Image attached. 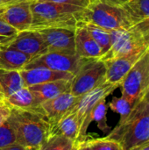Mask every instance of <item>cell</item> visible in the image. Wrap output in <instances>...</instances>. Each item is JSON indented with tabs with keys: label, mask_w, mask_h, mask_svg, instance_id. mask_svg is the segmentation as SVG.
Returning <instances> with one entry per match:
<instances>
[{
	"label": "cell",
	"mask_w": 149,
	"mask_h": 150,
	"mask_svg": "<svg viewBox=\"0 0 149 150\" xmlns=\"http://www.w3.org/2000/svg\"><path fill=\"white\" fill-rule=\"evenodd\" d=\"M105 137L117 142L122 150H133L148 144L149 92Z\"/></svg>",
	"instance_id": "6da1fadb"
},
{
	"label": "cell",
	"mask_w": 149,
	"mask_h": 150,
	"mask_svg": "<svg viewBox=\"0 0 149 150\" xmlns=\"http://www.w3.org/2000/svg\"><path fill=\"white\" fill-rule=\"evenodd\" d=\"M83 8L61 3L33 0L31 4L32 24L28 30L40 31L48 28L76 30L82 21Z\"/></svg>",
	"instance_id": "7a4b0ae2"
},
{
	"label": "cell",
	"mask_w": 149,
	"mask_h": 150,
	"mask_svg": "<svg viewBox=\"0 0 149 150\" xmlns=\"http://www.w3.org/2000/svg\"><path fill=\"white\" fill-rule=\"evenodd\" d=\"M9 119L16 133L17 144L38 149L48 137L50 123L40 106L30 109L11 108Z\"/></svg>",
	"instance_id": "3957f363"
},
{
	"label": "cell",
	"mask_w": 149,
	"mask_h": 150,
	"mask_svg": "<svg viewBox=\"0 0 149 150\" xmlns=\"http://www.w3.org/2000/svg\"><path fill=\"white\" fill-rule=\"evenodd\" d=\"M112 47L99 60H107L145 53L149 50V18L133 24L127 29L110 31Z\"/></svg>",
	"instance_id": "277c9868"
},
{
	"label": "cell",
	"mask_w": 149,
	"mask_h": 150,
	"mask_svg": "<svg viewBox=\"0 0 149 150\" xmlns=\"http://www.w3.org/2000/svg\"><path fill=\"white\" fill-rule=\"evenodd\" d=\"M82 22L91 23L108 31L127 29L133 25L123 6L92 2L84 8Z\"/></svg>",
	"instance_id": "5b68a950"
},
{
	"label": "cell",
	"mask_w": 149,
	"mask_h": 150,
	"mask_svg": "<svg viewBox=\"0 0 149 150\" xmlns=\"http://www.w3.org/2000/svg\"><path fill=\"white\" fill-rule=\"evenodd\" d=\"M122 96L134 105L149 92V50L134 64L120 83Z\"/></svg>",
	"instance_id": "8992f818"
},
{
	"label": "cell",
	"mask_w": 149,
	"mask_h": 150,
	"mask_svg": "<svg viewBox=\"0 0 149 150\" xmlns=\"http://www.w3.org/2000/svg\"><path fill=\"white\" fill-rule=\"evenodd\" d=\"M119 87V85L118 84H112L105 82V83L80 97L77 104L73 108L81 125L77 143L87 139V130L91 123L90 120V116L93 109L101 100L106 99V98Z\"/></svg>",
	"instance_id": "52a82bcc"
},
{
	"label": "cell",
	"mask_w": 149,
	"mask_h": 150,
	"mask_svg": "<svg viewBox=\"0 0 149 150\" xmlns=\"http://www.w3.org/2000/svg\"><path fill=\"white\" fill-rule=\"evenodd\" d=\"M106 67L99 59H88L71 80L70 92L81 97L105 83Z\"/></svg>",
	"instance_id": "ba28073f"
},
{
	"label": "cell",
	"mask_w": 149,
	"mask_h": 150,
	"mask_svg": "<svg viewBox=\"0 0 149 150\" xmlns=\"http://www.w3.org/2000/svg\"><path fill=\"white\" fill-rule=\"evenodd\" d=\"M88 59L89 58L79 57L76 54H69L64 53L48 52L32 60L24 69L44 67L53 70L71 73L75 76Z\"/></svg>",
	"instance_id": "9c48e42d"
},
{
	"label": "cell",
	"mask_w": 149,
	"mask_h": 150,
	"mask_svg": "<svg viewBox=\"0 0 149 150\" xmlns=\"http://www.w3.org/2000/svg\"><path fill=\"white\" fill-rule=\"evenodd\" d=\"M33 0H15L0 5V18L18 32L28 30L32 24L31 4Z\"/></svg>",
	"instance_id": "30bf717a"
},
{
	"label": "cell",
	"mask_w": 149,
	"mask_h": 150,
	"mask_svg": "<svg viewBox=\"0 0 149 150\" xmlns=\"http://www.w3.org/2000/svg\"><path fill=\"white\" fill-rule=\"evenodd\" d=\"M75 31L67 28H48L38 31L44 39L48 52L74 54Z\"/></svg>",
	"instance_id": "8fae6325"
},
{
	"label": "cell",
	"mask_w": 149,
	"mask_h": 150,
	"mask_svg": "<svg viewBox=\"0 0 149 150\" xmlns=\"http://www.w3.org/2000/svg\"><path fill=\"white\" fill-rule=\"evenodd\" d=\"M8 46L25 54L32 60L48 53L44 39L38 31L19 32L15 40Z\"/></svg>",
	"instance_id": "7c38bea8"
},
{
	"label": "cell",
	"mask_w": 149,
	"mask_h": 150,
	"mask_svg": "<svg viewBox=\"0 0 149 150\" xmlns=\"http://www.w3.org/2000/svg\"><path fill=\"white\" fill-rule=\"evenodd\" d=\"M79 98L80 97H76L69 91L42 103L40 107L47 118L50 127L54 126L65 114L73 109Z\"/></svg>",
	"instance_id": "4fadbf2b"
},
{
	"label": "cell",
	"mask_w": 149,
	"mask_h": 150,
	"mask_svg": "<svg viewBox=\"0 0 149 150\" xmlns=\"http://www.w3.org/2000/svg\"><path fill=\"white\" fill-rule=\"evenodd\" d=\"M145 53H139L105 61L104 62L106 67L105 82L120 86L125 76Z\"/></svg>",
	"instance_id": "5bb4252c"
},
{
	"label": "cell",
	"mask_w": 149,
	"mask_h": 150,
	"mask_svg": "<svg viewBox=\"0 0 149 150\" xmlns=\"http://www.w3.org/2000/svg\"><path fill=\"white\" fill-rule=\"evenodd\" d=\"M25 87H30L36 84L54 82L57 80H69L71 81L74 75L68 72H61L53 70L44 67H38L29 69L20 70Z\"/></svg>",
	"instance_id": "9a60e30c"
},
{
	"label": "cell",
	"mask_w": 149,
	"mask_h": 150,
	"mask_svg": "<svg viewBox=\"0 0 149 150\" xmlns=\"http://www.w3.org/2000/svg\"><path fill=\"white\" fill-rule=\"evenodd\" d=\"M71 87V81L69 80H57L45 83L36 84L28 87L34 98V106L38 107L42 103L50 100L57 96L69 92Z\"/></svg>",
	"instance_id": "2e32d148"
},
{
	"label": "cell",
	"mask_w": 149,
	"mask_h": 150,
	"mask_svg": "<svg viewBox=\"0 0 149 150\" xmlns=\"http://www.w3.org/2000/svg\"><path fill=\"white\" fill-rule=\"evenodd\" d=\"M75 49L76 54L82 58L99 59L104 54L101 47L81 25H78L75 31Z\"/></svg>",
	"instance_id": "e0dca14e"
},
{
	"label": "cell",
	"mask_w": 149,
	"mask_h": 150,
	"mask_svg": "<svg viewBox=\"0 0 149 150\" xmlns=\"http://www.w3.org/2000/svg\"><path fill=\"white\" fill-rule=\"evenodd\" d=\"M80 127L81 125L76 113L71 109L54 126L50 127L49 135H63L74 141L76 144L78 142Z\"/></svg>",
	"instance_id": "ac0fdd59"
},
{
	"label": "cell",
	"mask_w": 149,
	"mask_h": 150,
	"mask_svg": "<svg viewBox=\"0 0 149 150\" xmlns=\"http://www.w3.org/2000/svg\"><path fill=\"white\" fill-rule=\"evenodd\" d=\"M32 61L25 54L9 46H0V69L22 70Z\"/></svg>",
	"instance_id": "d6986e66"
},
{
	"label": "cell",
	"mask_w": 149,
	"mask_h": 150,
	"mask_svg": "<svg viewBox=\"0 0 149 150\" xmlns=\"http://www.w3.org/2000/svg\"><path fill=\"white\" fill-rule=\"evenodd\" d=\"M25 87L19 70L0 69V100L10 97Z\"/></svg>",
	"instance_id": "ffe728a7"
},
{
	"label": "cell",
	"mask_w": 149,
	"mask_h": 150,
	"mask_svg": "<svg viewBox=\"0 0 149 150\" xmlns=\"http://www.w3.org/2000/svg\"><path fill=\"white\" fill-rule=\"evenodd\" d=\"M11 108L14 109H30L34 106V98L28 87H24L5 99L2 100Z\"/></svg>",
	"instance_id": "44dd1931"
},
{
	"label": "cell",
	"mask_w": 149,
	"mask_h": 150,
	"mask_svg": "<svg viewBox=\"0 0 149 150\" xmlns=\"http://www.w3.org/2000/svg\"><path fill=\"white\" fill-rule=\"evenodd\" d=\"M122 6L133 24L149 18V0H128Z\"/></svg>",
	"instance_id": "7402d4cb"
},
{
	"label": "cell",
	"mask_w": 149,
	"mask_h": 150,
	"mask_svg": "<svg viewBox=\"0 0 149 150\" xmlns=\"http://www.w3.org/2000/svg\"><path fill=\"white\" fill-rule=\"evenodd\" d=\"M78 25H81L86 28V30L90 34V36L94 39V40L101 47V48L104 52V54H105L110 50V48L112 47V38H111L110 31L105 30V29L99 27L96 25H93L91 23H86V22L80 21L78 23Z\"/></svg>",
	"instance_id": "603a6c76"
},
{
	"label": "cell",
	"mask_w": 149,
	"mask_h": 150,
	"mask_svg": "<svg viewBox=\"0 0 149 150\" xmlns=\"http://www.w3.org/2000/svg\"><path fill=\"white\" fill-rule=\"evenodd\" d=\"M76 142L63 135H49L37 150H74Z\"/></svg>",
	"instance_id": "cb8c5ba5"
},
{
	"label": "cell",
	"mask_w": 149,
	"mask_h": 150,
	"mask_svg": "<svg viewBox=\"0 0 149 150\" xmlns=\"http://www.w3.org/2000/svg\"><path fill=\"white\" fill-rule=\"evenodd\" d=\"M106 114H107V105H106L105 99H103L96 105V107L93 109L90 116V122L92 121L97 122V127L103 133H107L111 131V127L107 124Z\"/></svg>",
	"instance_id": "d4e9b609"
},
{
	"label": "cell",
	"mask_w": 149,
	"mask_h": 150,
	"mask_svg": "<svg viewBox=\"0 0 149 150\" xmlns=\"http://www.w3.org/2000/svg\"><path fill=\"white\" fill-rule=\"evenodd\" d=\"M13 144H17V137L12 124L8 118L0 126V150Z\"/></svg>",
	"instance_id": "484cf974"
},
{
	"label": "cell",
	"mask_w": 149,
	"mask_h": 150,
	"mask_svg": "<svg viewBox=\"0 0 149 150\" xmlns=\"http://www.w3.org/2000/svg\"><path fill=\"white\" fill-rule=\"evenodd\" d=\"M133 106L134 105L124 96H121L119 98L115 97L109 103L110 109L112 112L119 113L120 115V120H123L126 117H127L133 110Z\"/></svg>",
	"instance_id": "4316f807"
},
{
	"label": "cell",
	"mask_w": 149,
	"mask_h": 150,
	"mask_svg": "<svg viewBox=\"0 0 149 150\" xmlns=\"http://www.w3.org/2000/svg\"><path fill=\"white\" fill-rule=\"evenodd\" d=\"M85 142L91 150H122L119 144L106 137L85 140Z\"/></svg>",
	"instance_id": "83f0119b"
},
{
	"label": "cell",
	"mask_w": 149,
	"mask_h": 150,
	"mask_svg": "<svg viewBox=\"0 0 149 150\" xmlns=\"http://www.w3.org/2000/svg\"><path fill=\"white\" fill-rule=\"evenodd\" d=\"M19 32L0 18V46H8L17 37Z\"/></svg>",
	"instance_id": "f1b7e54d"
},
{
	"label": "cell",
	"mask_w": 149,
	"mask_h": 150,
	"mask_svg": "<svg viewBox=\"0 0 149 150\" xmlns=\"http://www.w3.org/2000/svg\"><path fill=\"white\" fill-rule=\"evenodd\" d=\"M41 2H54V3H61V4H68L76 6H79L82 8H86L90 3L91 0H37Z\"/></svg>",
	"instance_id": "f546056e"
},
{
	"label": "cell",
	"mask_w": 149,
	"mask_h": 150,
	"mask_svg": "<svg viewBox=\"0 0 149 150\" xmlns=\"http://www.w3.org/2000/svg\"><path fill=\"white\" fill-rule=\"evenodd\" d=\"M11 112V108L4 101L0 100V126L9 118Z\"/></svg>",
	"instance_id": "4dcf8cb0"
},
{
	"label": "cell",
	"mask_w": 149,
	"mask_h": 150,
	"mask_svg": "<svg viewBox=\"0 0 149 150\" xmlns=\"http://www.w3.org/2000/svg\"><path fill=\"white\" fill-rule=\"evenodd\" d=\"M128 0H91L92 2H100V3H105L107 4H112V5H119L122 6L124 5Z\"/></svg>",
	"instance_id": "1f68e13d"
},
{
	"label": "cell",
	"mask_w": 149,
	"mask_h": 150,
	"mask_svg": "<svg viewBox=\"0 0 149 150\" xmlns=\"http://www.w3.org/2000/svg\"><path fill=\"white\" fill-rule=\"evenodd\" d=\"M1 150H32L30 149H27L25 147H23L19 144H13V145H11L9 147H6L4 149Z\"/></svg>",
	"instance_id": "d6a6232c"
},
{
	"label": "cell",
	"mask_w": 149,
	"mask_h": 150,
	"mask_svg": "<svg viewBox=\"0 0 149 150\" xmlns=\"http://www.w3.org/2000/svg\"><path fill=\"white\" fill-rule=\"evenodd\" d=\"M76 145H77V149L78 150H91L90 148L88 146V144L85 142V141L78 142Z\"/></svg>",
	"instance_id": "836d02e7"
},
{
	"label": "cell",
	"mask_w": 149,
	"mask_h": 150,
	"mask_svg": "<svg viewBox=\"0 0 149 150\" xmlns=\"http://www.w3.org/2000/svg\"><path fill=\"white\" fill-rule=\"evenodd\" d=\"M133 150H149V143L148 144H145L143 146H141L139 148H136Z\"/></svg>",
	"instance_id": "e575fe53"
},
{
	"label": "cell",
	"mask_w": 149,
	"mask_h": 150,
	"mask_svg": "<svg viewBox=\"0 0 149 150\" xmlns=\"http://www.w3.org/2000/svg\"><path fill=\"white\" fill-rule=\"evenodd\" d=\"M3 1H4V4H5V3H10V2L15 1V0H3Z\"/></svg>",
	"instance_id": "d590c367"
},
{
	"label": "cell",
	"mask_w": 149,
	"mask_h": 150,
	"mask_svg": "<svg viewBox=\"0 0 149 150\" xmlns=\"http://www.w3.org/2000/svg\"><path fill=\"white\" fill-rule=\"evenodd\" d=\"M3 4H4V1H3V0H0V5Z\"/></svg>",
	"instance_id": "8d00e7d4"
},
{
	"label": "cell",
	"mask_w": 149,
	"mask_h": 150,
	"mask_svg": "<svg viewBox=\"0 0 149 150\" xmlns=\"http://www.w3.org/2000/svg\"><path fill=\"white\" fill-rule=\"evenodd\" d=\"M74 150H78V149H77V145H76V147H75Z\"/></svg>",
	"instance_id": "74e56055"
}]
</instances>
